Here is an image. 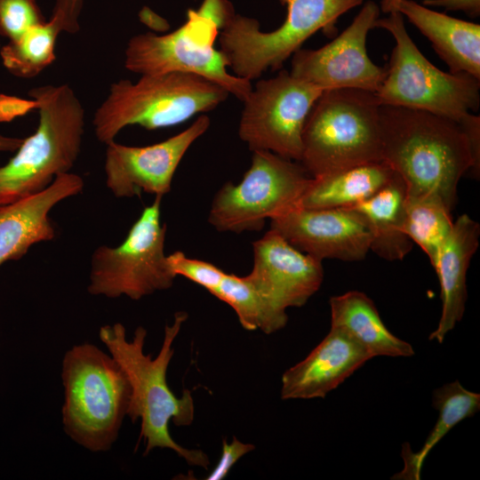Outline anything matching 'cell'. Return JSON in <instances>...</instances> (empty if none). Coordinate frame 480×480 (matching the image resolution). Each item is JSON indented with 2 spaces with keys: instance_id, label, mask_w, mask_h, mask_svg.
<instances>
[{
  "instance_id": "6da1fadb",
  "label": "cell",
  "mask_w": 480,
  "mask_h": 480,
  "mask_svg": "<svg viewBox=\"0 0 480 480\" xmlns=\"http://www.w3.org/2000/svg\"><path fill=\"white\" fill-rule=\"evenodd\" d=\"M187 319L186 312L175 313L172 324L164 328L163 344L155 358L144 353L147 331L142 326L137 327L132 340L127 339L125 327L120 323L101 326L99 336L129 381L131 398L127 416L132 422L140 420L139 440L144 442V455L156 448L170 449L188 464L207 468L210 461L203 451L180 445L169 431L171 420L177 427H186L193 422L195 416L191 392L186 389L178 397L166 380L174 353L172 345Z\"/></svg>"
},
{
  "instance_id": "7a4b0ae2",
  "label": "cell",
  "mask_w": 480,
  "mask_h": 480,
  "mask_svg": "<svg viewBox=\"0 0 480 480\" xmlns=\"http://www.w3.org/2000/svg\"><path fill=\"white\" fill-rule=\"evenodd\" d=\"M381 157L404 180L406 196L436 195L452 211L462 176L475 173L466 134L446 117L380 105Z\"/></svg>"
},
{
  "instance_id": "3957f363",
  "label": "cell",
  "mask_w": 480,
  "mask_h": 480,
  "mask_svg": "<svg viewBox=\"0 0 480 480\" xmlns=\"http://www.w3.org/2000/svg\"><path fill=\"white\" fill-rule=\"evenodd\" d=\"M28 95L38 110V125L0 166V206L46 188L56 177L69 172L80 153L85 115L73 89L66 84L44 85Z\"/></svg>"
},
{
  "instance_id": "277c9868",
  "label": "cell",
  "mask_w": 480,
  "mask_h": 480,
  "mask_svg": "<svg viewBox=\"0 0 480 480\" xmlns=\"http://www.w3.org/2000/svg\"><path fill=\"white\" fill-rule=\"evenodd\" d=\"M230 95L198 75L170 72L142 75L136 82L112 83L96 109L92 124L98 140L108 144L126 126L170 127L216 108Z\"/></svg>"
},
{
  "instance_id": "5b68a950",
  "label": "cell",
  "mask_w": 480,
  "mask_h": 480,
  "mask_svg": "<svg viewBox=\"0 0 480 480\" xmlns=\"http://www.w3.org/2000/svg\"><path fill=\"white\" fill-rule=\"evenodd\" d=\"M61 378L66 434L89 451L109 450L129 407L131 387L125 373L111 355L83 343L66 352Z\"/></svg>"
},
{
  "instance_id": "8992f818",
  "label": "cell",
  "mask_w": 480,
  "mask_h": 480,
  "mask_svg": "<svg viewBox=\"0 0 480 480\" xmlns=\"http://www.w3.org/2000/svg\"><path fill=\"white\" fill-rule=\"evenodd\" d=\"M380 108L372 92L353 88L324 91L305 121L299 163L316 178L382 161Z\"/></svg>"
},
{
  "instance_id": "52a82bcc",
  "label": "cell",
  "mask_w": 480,
  "mask_h": 480,
  "mask_svg": "<svg viewBox=\"0 0 480 480\" xmlns=\"http://www.w3.org/2000/svg\"><path fill=\"white\" fill-rule=\"evenodd\" d=\"M286 17L273 31L260 29L253 18L228 11L218 27L220 51L234 75L252 81L276 70L311 36L333 30L337 20L364 0H279Z\"/></svg>"
},
{
  "instance_id": "ba28073f",
  "label": "cell",
  "mask_w": 480,
  "mask_h": 480,
  "mask_svg": "<svg viewBox=\"0 0 480 480\" xmlns=\"http://www.w3.org/2000/svg\"><path fill=\"white\" fill-rule=\"evenodd\" d=\"M378 18L374 28L388 31L396 44L386 77L375 92L380 105L427 111L457 124L480 104V79L444 72L433 65L409 36L399 11Z\"/></svg>"
},
{
  "instance_id": "9c48e42d",
  "label": "cell",
  "mask_w": 480,
  "mask_h": 480,
  "mask_svg": "<svg viewBox=\"0 0 480 480\" xmlns=\"http://www.w3.org/2000/svg\"><path fill=\"white\" fill-rule=\"evenodd\" d=\"M310 180L299 162L270 151H252L242 180L226 182L215 194L208 222L220 232L260 231L268 220L300 206Z\"/></svg>"
},
{
  "instance_id": "30bf717a",
  "label": "cell",
  "mask_w": 480,
  "mask_h": 480,
  "mask_svg": "<svg viewBox=\"0 0 480 480\" xmlns=\"http://www.w3.org/2000/svg\"><path fill=\"white\" fill-rule=\"evenodd\" d=\"M116 247L101 245L92 257L88 292L138 300L167 290L176 277L164 253L166 226L161 222L162 196H155Z\"/></svg>"
},
{
  "instance_id": "8fae6325",
  "label": "cell",
  "mask_w": 480,
  "mask_h": 480,
  "mask_svg": "<svg viewBox=\"0 0 480 480\" xmlns=\"http://www.w3.org/2000/svg\"><path fill=\"white\" fill-rule=\"evenodd\" d=\"M215 30L218 28L211 19L189 10L187 21L172 32L132 36L124 50V67L140 76L170 72L198 75L244 101L252 88L251 81L228 71V60L212 45L213 37L199 39L201 35Z\"/></svg>"
},
{
  "instance_id": "7c38bea8",
  "label": "cell",
  "mask_w": 480,
  "mask_h": 480,
  "mask_svg": "<svg viewBox=\"0 0 480 480\" xmlns=\"http://www.w3.org/2000/svg\"><path fill=\"white\" fill-rule=\"evenodd\" d=\"M324 90L282 70L259 80L244 102L238 136L252 151L300 162L307 116Z\"/></svg>"
},
{
  "instance_id": "4fadbf2b",
  "label": "cell",
  "mask_w": 480,
  "mask_h": 480,
  "mask_svg": "<svg viewBox=\"0 0 480 480\" xmlns=\"http://www.w3.org/2000/svg\"><path fill=\"white\" fill-rule=\"evenodd\" d=\"M380 11L374 1L368 0L332 41L316 50L299 49L292 56L291 75L324 91L353 88L377 92L387 67H380L369 58L366 39Z\"/></svg>"
},
{
  "instance_id": "5bb4252c",
  "label": "cell",
  "mask_w": 480,
  "mask_h": 480,
  "mask_svg": "<svg viewBox=\"0 0 480 480\" xmlns=\"http://www.w3.org/2000/svg\"><path fill=\"white\" fill-rule=\"evenodd\" d=\"M210 123L207 116H200L181 132L149 146H126L115 140L106 144L107 187L118 198L140 196L142 192L163 197L170 192L186 152L208 130Z\"/></svg>"
},
{
  "instance_id": "9a60e30c",
  "label": "cell",
  "mask_w": 480,
  "mask_h": 480,
  "mask_svg": "<svg viewBox=\"0 0 480 480\" xmlns=\"http://www.w3.org/2000/svg\"><path fill=\"white\" fill-rule=\"evenodd\" d=\"M270 229L321 261L324 259L362 260L370 252L372 237L366 218L352 207L298 206L270 220Z\"/></svg>"
},
{
  "instance_id": "2e32d148",
  "label": "cell",
  "mask_w": 480,
  "mask_h": 480,
  "mask_svg": "<svg viewBox=\"0 0 480 480\" xmlns=\"http://www.w3.org/2000/svg\"><path fill=\"white\" fill-rule=\"evenodd\" d=\"M253 265L248 274L280 311L301 307L324 280L322 261L298 250L269 229L252 244Z\"/></svg>"
},
{
  "instance_id": "e0dca14e",
  "label": "cell",
  "mask_w": 480,
  "mask_h": 480,
  "mask_svg": "<svg viewBox=\"0 0 480 480\" xmlns=\"http://www.w3.org/2000/svg\"><path fill=\"white\" fill-rule=\"evenodd\" d=\"M371 358L353 338L331 327L302 361L283 373L281 398H324Z\"/></svg>"
},
{
  "instance_id": "ac0fdd59",
  "label": "cell",
  "mask_w": 480,
  "mask_h": 480,
  "mask_svg": "<svg viewBox=\"0 0 480 480\" xmlns=\"http://www.w3.org/2000/svg\"><path fill=\"white\" fill-rule=\"evenodd\" d=\"M83 179L74 173L59 175L44 190L0 206V266L19 260L35 244L55 236L50 211L60 202L79 194Z\"/></svg>"
},
{
  "instance_id": "d6986e66",
  "label": "cell",
  "mask_w": 480,
  "mask_h": 480,
  "mask_svg": "<svg viewBox=\"0 0 480 480\" xmlns=\"http://www.w3.org/2000/svg\"><path fill=\"white\" fill-rule=\"evenodd\" d=\"M480 225L468 214L453 221L452 229L433 267L437 274L442 310L438 324L429 340L442 343L464 315L467 300V272L479 244Z\"/></svg>"
},
{
  "instance_id": "ffe728a7",
  "label": "cell",
  "mask_w": 480,
  "mask_h": 480,
  "mask_svg": "<svg viewBox=\"0 0 480 480\" xmlns=\"http://www.w3.org/2000/svg\"><path fill=\"white\" fill-rule=\"evenodd\" d=\"M397 11L432 44L451 73L480 79V25L429 9L413 0H401Z\"/></svg>"
},
{
  "instance_id": "44dd1931",
  "label": "cell",
  "mask_w": 480,
  "mask_h": 480,
  "mask_svg": "<svg viewBox=\"0 0 480 480\" xmlns=\"http://www.w3.org/2000/svg\"><path fill=\"white\" fill-rule=\"evenodd\" d=\"M331 327L359 343L372 357L414 355L410 343L395 336L384 324L374 302L364 292L349 291L330 299Z\"/></svg>"
},
{
  "instance_id": "7402d4cb",
  "label": "cell",
  "mask_w": 480,
  "mask_h": 480,
  "mask_svg": "<svg viewBox=\"0 0 480 480\" xmlns=\"http://www.w3.org/2000/svg\"><path fill=\"white\" fill-rule=\"evenodd\" d=\"M405 199V184L395 172L380 191L352 207L363 213L370 225V251L388 261L402 260L414 244L404 231Z\"/></svg>"
},
{
  "instance_id": "603a6c76",
  "label": "cell",
  "mask_w": 480,
  "mask_h": 480,
  "mask_svg": "<svg viewBox=\"0 0 480 480\" xmlns=\"http://www.w3.org/2000/svg\"><path fill=\"white\" fill-rule=\"evenodd\" d=\"M395 172L383 161L312 178L301 197L305 208H351L386 186Z\"/></svg>"
},
{
  "instance_id": "cb8c5ba5",
  "label": "cell",
  "mask_w": 480,
  "mask_h": 480,
  "mask_svg": "<svg viewBox=\"0 0 480 480\" xmlns=\"http://www.w3.org/2000/svg\"><path fill=\"white\" fill-rule=\"evenodd\" d=\"M432 404L439 412L434 428L420 451L412 452L408 444H404L402 458L404 467L392 479H420L421 468L429 452L459 422L479 411L480 395L466 389L455 380L433 391Z\"/></svg>"
},
{
  "instance_id": "d4e9b609",
  "label": "cell",
  "mask_w": 480,
  "mask_h": 480,
  "mask_svg": "<svg viewBox=\"0 0 480 480\" xmlns=\"http://www.w3.org/2000/svg\"><path fill=\"white\" fill-rule=\"evenodd\" d=\"M212 295L233 308L240 324L247 331L260 330L271 334L288 322L287 314L271 304L249 275L238 276L226 272Z\"/></svg>"
},
{
  "instance_id": "484cf974",
  "label": "cell",
  "mask_w": 480,
  "mask_h": 480,
  "mask_svg": "<svg viewBox=\"0 0 480 480\" xmlns=\"http://www.w3.org/2000/svg\"><path fill=\"white\" fill-rule=\"evenodd\" d=\"M452 210L436 195L406 196L404 231L435 266L439 252L450 235Z\"/></svg>"
},
{
  "instance_id": "4316f807",
  "label": "cell",
  "mask_w": 480,
  "mask_h": 480,
  "mask_svg": "<svg viewBox=\"0 0 480 480\" xmlns=\"http://www.w3.org/2000/svg\"><path fill=\"white\" fill-rule=\"evenodd\" d=\"M60 33L61 30L52 18L31 27L0 47L3 65L15 76H36L55 60V44Z\"/></svg>"
},
{
  "instance_id": "83f0119b",
  "label": "cell",
  "mask_w": 480,
  "mask_h": 480,
  "mask_svg": "<svg viewBox=\"0 0 480 480\" xmlns=\"http://www.w3.org/2000/svg\"><path fill=\"white\" fill-rule=\"evenodd\" d=\"M45 21L36 0H0V36L9 40Z\"/></svg>"
},
{
  "instance_id": "f1b7e54d",
  "label": "cell",
  "mask_w": 480,
  "mask_h": 480,
  "mask_svg": "<svg viewBox=\"0 0 480 480\" xmlns=\"http://www.w3.org/2000/svg\"><path fill=\"white\" fill-rule=\"evenodd\" d=\"M168 261L176 276H181L190 280L204 288L212 295L226 274L211 262L188 257L179 251L168 255Z\"/></svg>"
},
{
  "instance_id": "f546056e",
  "label": "cell",
  "mask_w": 480,
  "mask_h": 480,
  "mask_svg": "<svg viewBox=\"0 0 480 480\" xmlns=\"http://www.w3.org/2000/svg\"><path fill=\"white\" fill-rule=\"evenodd\" d=\"M254 449L255 446L253 444L243 443L236 436L233 437L230 443H228L227 440H223L221 455L217 464L205 479L221 480L225 478L233 466L242 457Z\"/></svg>"
},
{
  "instance_id": "4dcf8cb0",
  "label": "cell",
  "mask_w": 480,
  "mask_h": 480,
  "mask_svg": "<svg viewBox=\"0 0 480 480\" xmlns=\"http://www.w3.org/2000/svg\"><path fill=\"white\" fill-rule=\"evenodd\" d=\"M84 0H54L51 18L54 19L61 32L76 34L80 29L79 18Z\"/></svg>"
},
{
  "instance_id": "1f68e13d",
  "label": "cell",
  "mask_w": 480,
  "mask_h": 480,
  "mask_svg": "<svg viewBox=\"0 0 480 480\" xmlns=\"http://www.w3.org/2000/svg\"><path fill=\"white\" fill-rule=\"evenodd\" d=\"M458 124L468 140L475 164L474 175L479 176L480 169V117L472 113L465 116Z\"/></svg>"
},
{
  "instance_id": "d6a6232c",
  "label": "cell",
  "mask_w": 480,
  "mask_h": 480,
  "mask_svg": "<svg viewBox=\"0 0 480 480\" xmlns=\"http://www.w3.org/2000/svg\"><path fill=\"white\" fill-rule=\"evenodd\" d=\"M36 108V102L15 96L0 94V122H9Z\"/></svg>"
},
{
  "instance_id": "836d02e7",
  "label": "cell",
  "mask_w": 480,
  "mask_h": 480,
  "mask_svg": "<svg viewBox=\"0 0 480 480\" xmlns=\"http://www.w3.org/2000/svg\"><path fill=\"white\" fill-rule=\"evenodd\" d=\"M428 7L444 8L445 12H463L471 18L480 16V0H423Z\"/></svg>"
},
{
  "instance_id": "e575fe53",
  "label": "cell",
  "mask_w": 480,
  "mask_h": 480,
  "mask_svg": "<svg viewBox=\"0 0 480 480\" xmlns=\"http://www.w3.org/2000/svg\"><path fill=\"white\" fill-rule=\"evenodd\" d=\"M23 139L0 134V151H15L21 145Z\"/></svg>"
},
{
  "instance_id": "d590c367",
  "label": "cell",
  "mask_w": 480,
  "mask_h": 480,
  "mask_svg": "<svg viewBox=\"0 0 480 480\" xmlns=\"http://www.w3.org/2000/svg\"><path fill=\"white\" fill-rule=\"evenodd\" d=\"M401 0H381L380 9L384 13L397 11V6Z\"/></svg>"
},
{
  "instance_id": "8d00e7d4",
  "label": "cell",
  "mask_w": 480,
  "mask_h": 480,
  "mask_svg": "<svg viewBox=\"0 0 480 480\" xmlns=\"http://www.w3.org/2000/svg\"><path fill=\"white\" fill-rule=\"evenodd\" d=\"M0 47H1V44H0Z\"/></svg>"
}]
</instances>
